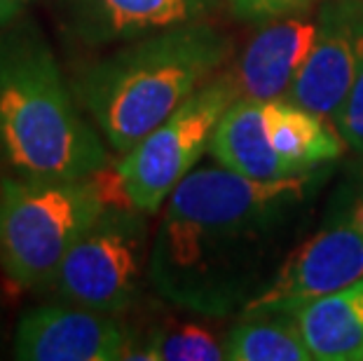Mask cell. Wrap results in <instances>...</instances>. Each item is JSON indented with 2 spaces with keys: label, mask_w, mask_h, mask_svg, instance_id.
<instances>
[{
  "label": "cell",
  "mask_w": 363,
  "mask_h": 361,
  "mask_svg": "<svg viewBox=\"0 0 363 361\" xmlns=\"http://www.w3.org/2000/svg\"><path fill=\"white\" fill-rule=\"evenodd\" d=\"M342 145L326 118L291 99L237 96L216 127L208 155L246 179L281 181L335 160Z\"/></svg>",
  "instance_id": "cell-5"
},
{
  "label": "cell",
  "mask_w": 363,
  "mask_h": 361,
  "mask_svg": "<svg viewBox=\"0 0 363 361\" xmlns=\"http://www.w3.org/2000/svg\"><path fill=\"white\" fill-rule=\"evenodd\" d=\"M45 5L66 40L106 52L157 30L204 21L218 0H45Z\"/></svg>",
  "instance_id": "cell-10"
},
{
  "label": "cell",
  "mask_w": 363,
  "mask_h": 361,
  "mask_svg": "<svg viewBox=\"0 0 363 361\" xmlns=\"http://www.w3.org/2000/svg\"><path fill=\"white\" fill-rule=\"evenodd\" d=\"M30 3H33V0H0V26L17 19L19 14H24Z\"/></svg>",
  "instance_id": "cell-18"
},
{
  "label": "cell",
  "mask_w": 363,
  "mask_h": 361,
  "mask_svg": "<svg viewBox=\"0 0 363 361\" xmlns=\"http://www.w3.org/2000/svg\"><path fill=\"white\" fill-rule=\"evenodd\" d=\"M113 150L64 78L40 24L19 14L0 26V169L35 181L89 179Z\"/></svg>",
  "instance_id": "cell-2"
},
{
  "label": "cell",
  "mask_w": 363,
  "mask_h": 361,
  "mask_svg": "<svg viewBox=\"0 0 363 361\" xmlns=\"http://www.w3.org/2000/svg\"><path fill=\"white\" fill-rule=\"evenodd\" d=\"M319 30V7L272 19L253 35L235 66L239 96L277 99L296 84Z\"/></svg>",
  "instance_id": "cell-12"
},
{
  "label": "cell",
  "mask_w": 363,
  "mask_h": 361,
  "mask_svg": "<svg viewBox=\"0 0 363 361\" xmlns=\"http://www.w3.org/2000/svg\"><path fill=\"white\" fill-rule=\"evenodd\" d=\"M136 331L118 314L68 303H43L21 312L12 357L21 361H125Z\"/></svg>",
  "instance_id": "cell-9"
},
{
  "label": "cell",
  "mask_w": 363,
  "mask_h": 361,
  "mask_svg": "<svg viewBox=\"0 0 363 361\" xmlns=\"http://www.w3.org/2000/svg\"><path fill=\"white\" fill-rule=\"evenodd\" d=\"M363 71V0H323L319 30L286 99L321 118H335Z\"/></svg>",
  "instance_id": "cell-11"
},
{
  "label": "cell",
  "mask_w": 363,
  "mask_h": 361,
  "mask_svg": "<svg viewBox=\"0 0 363 361\" xmlns=\"http://www.w3.org/2000/svg\"><path fill=\"white\" fill-rule=\"evenodd\" d=\"M314 172L253 181L220 167H195L160 209L148 282L169 305L197 317L242 312L281 265Z\"/></svg>",
  "instance_id": "cell-1"
},
{
  "label": "cell",
  "mask_w": 363,
  "mask_h": 361,
  "mask_svg": "<svg viewBox=\"0 0 363 361\" xmlns=\"http://www.w3.org/2000/svg\"><path fill=\"white\" fill-rule=\"evenodd\" d=\"M115 199L111 172L78 181L0 176V272L21 291H45L78 237Z\"/></svg>",
  "instance_id": "cell-4"
},
{
  "label": "cell",
  "mask_w": 363,
  "mask_h": 361,
  "mask_svg": "<svg viewBox=\"0 0 363 361\" xmlns=\"http://www.w3.org/2000/svg\"><path fill=\"white\" fill-rule=\"evenodd\" d=\"M225 3L235 19L246 24H267L272 19L314 7L316 0H225Z\"/></svg>",
  "instance_id": "cell-16"
},
{
  "label": "cell",
  "mask_w": 363,
  "mask_h": 361,
  "mask_svg": "<svg viewBox=\"0 0 363 361\" xmlns=\"http://www.w3.org/2000/svg\"><path fill=\"white\" fill-rule=\"evenodd\" d=\"M150 213L111 202L61 260L45 289L57 303L120 314L138 301L150 263Z\"/></svg>",
  "instance_id": "cell-6"
},
{
  "label": "cell",
  "mask_w": 363,
  "mask_h": 361,
  "mask_svg": "<svg viewBox=\"0 0 363 361\" xmlns=\"http://www.w3.org/2000/svg\"><path fill=\"white\" fill-rule=\"evenodd\" d=\"M335 127L342 136L345 145H350L354 152L363 155V71L357 82L347 94L345 104L335 113Z\"/></svg>",
  "instance_id": "cell-17"
},
{
  "label": "cell",
  "mask_w": 363,
  "mask_h": 361,
  "mask_svg": "<svg viewBox=\"0 0 363 361\" xmlns=\"http://www.w3.org/2000/svg\"><path fill=\"white\" fill-rule=\"evenodd\" d=\"M230 361H314L291 312L242 314V321L225 335Z\"/></svg>",
  "instance_id": "cell-14"
},
{
  "label": "cell",
  "mask_w": 363,
  "mask_h": 361,
  "mask_svg": "<svg viewBox=\"0 0 363 361\" xmlns=\"http://www.w3.org/2000/svg\"><path fill=\"white\" fill-rule=\"evenodd\" d=\"M235 43L211 21L157 30L106 50L71 78L80 109L113 155L131 150L228 64Z\"/></svg>",
  "instance_id": "cell-3"
},
{
  "label": "cell",
  "mask_w": 363,
  "mask_h": 361,
  "mask_svg": "<svg viewBox=\"0 0 363 361\" xmlns=\"http://www.w3.org/2000/svg\"><path fill=\"white\" fill-rule=\"evenodd\" d=\"M291 314L314 361H363V277Z\"/></svg>",
  "instance_id": "cell-13"
},
{
  "label": "cell",
  "mask_w": 363,
  "mask_h": 361,
  "mask_svg": "<svg viewBox=\"0 0 363 361\" xmlns=\"http://www.w3.org/2000/svg\"><path fill=\"white\" fill-rule=\"evenodd\" d=\"M239 96L233 73L216 75L164 122L111 165L120 197L145 213H160L172 190L208 152L223 113Z\"/></svg>",
  "instance_id": "cell-7"
},
{
  "label": "cell",
  "mask_w": 363,
  "mask_h": 361,
  "mask_svg": "<svg viewBox=\"0 0 363 361\" xmlns=\"http://www.w3.org/2000/svg\"><path fill=\"white\" fill-rule=\"evenodd\" d=\"M129 359L138 361H220L225 359V340L202 321L164 319L138 333Z\"/></svg>",
  "instance_id": "cell-15"
},
{
  "label": "cell",
  "mask_w": 363,
  "mask_h": 361,
  "mask_svg": "<svg viewBox=\"0 0 363 361\" xmlns=\"http://www.w3.org/2000/svg\"><path fill=\"white\" fill-rule=\"evenodd\" d=\"M363 277V195L298 244L239 314L293 312Z\"/></svg>",
  "instance_id": "cell-8"
}]
</instances>
